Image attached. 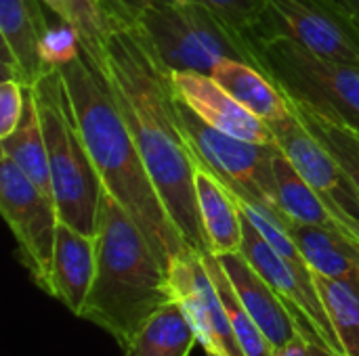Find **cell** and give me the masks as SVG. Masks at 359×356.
I'll return each mask as SVG.
<instances>
[{"mask_svg":"<svg viewBox=\"0 0 359 356\" xmlns=\"http://www.w3.org/2000/svg\"><path fill=\"white\" fill-rule=\"evenodd\" d=\"M128 124L156 191L191 252H210L198 212V162L185 138L170 76L158 65L135 29L109 36L97 63Z\"/></svg>","mask_w":359,"mask_h":356,"instance_id":"obj_1","label":"cell"},{"mask_svg":"<svg viewBox=\"0 0 359 356\" xmlns=\"http://www.w3.org/2000/svg\"><path fill=\"white\" fill-rule=\"evenodd\" d=\"M59 69L76 126L103 189L130 214L158 260L168 269L189 248L156 191L105 76L82 50Z\"/></svg>","mask_w":359,"mask_h":356,"instance_id":"obj_2","label":"cell"},{"mask_svg":"<svg viewBox=\"0 0 359 356\" xmlns=\"http://www.w3.org/2000/svg\"><path fill=\"white\" fill-rule=\"evenodd\" d=\"M95 281L80 319L126 348L143 323L172 300L168 269L130 214L103 189L97 225Z\"/></svg>","mask_w":359,"mask_h":356,"instance_id":"obj_3","label":"cell"},{"mask_svg":"<svg viewBox=\"0 0 359 356\" xmlns=\"http://www.w3.org/2000/svg\"><path fill=\"white\" fill-rule=\"evenodd\" d=\"M46 143L53 201L59 222L97 235L103 185L74 120L61 69L55 67L32 86Z\"/></svg>","mask_w":359,"mask_h":356,"instance_id":"obj_4","label":"cell"},{"mask_svg":"<svg viewBox=\"0 0 359 356\" xmlns=\"http://www.w3.org/2000/svg\"><path fill=\"white\" fill-rule=\"evenodd\" d=\"M130 29L166 73L210 76L221 59L246 61L261 69L257 44L194 0H160Z\"/></svg>","mask_w":359,"mask_h":356,"instance_id":"obj_5","label":"cell"},{"mask_svg":"<svg viewBox=\"0 0 359 356\" xmlns=\"http://www.w3.org/2000/svg\"><path fill=\"white\" fill-rule=\"evenodd\" d=\"M257 55L286 101L359 130V65L318 57L282 34L261 36Z\"/></svg>","mask_w":359,"mask_h":356,"instance_id":"obj_6","label":"cell"},{"mask_svg":"<svg viewBox=\"0 0 359 356\" xmlns=\"http://www.w3.org/2000/svg\"><path fill=\"white\" fill-rule=\"evenodd\" d=\"M177 111L196 162L210 170L233 193L236 199L288 222V218L280 210L273 170V157L280 147L257 145L225 134L196 115L179 97Z\"/></svg>","mask_w":359,"mask_h":356,"instance_id":"obj_7","label":"cell"},{"mask_svg":"<svg viewBox=\"0 0 359 356\" xmlns=\"http://www.w3.org/2000/svg\"><path fill=\"white\" fill-rule=\"evenodd\" d=\"M0 214L13 233L21 264L32 281L48 294L59 214L53 197L6 155H0Z\"/></svg>","mask_w":359,"mask_h":356,"instance_id":"obj_8","label":"cell"},{"mask_svg":"<svg viewBox=\"0 0 359 356\" xmlns=\"http://www.w3.org/2000/svg\"><path fill=\"white\" fill-rule=\"evenodd\" d=\"M242 222H244V239H242L240 254L280 296L290 317L294 319L299 334L309 344H320L334 350L337 355L345 356L341 340L330 323V317L318 292L313 273L294 266L280 252H276V248L259 233V229L246 218L244 212H242Z\"/></svg>","mask_w":359,"mask_h":356,"instance_id":"obj_9","label":"cell"},{"mask_svg":"<svg viewBox=\"0 0 359 356\" xmlns=\"http://www.w3.org/2000/svg\"><path fill=\"white\" fill-rule=\"evenodd\" d=\"M267 34H282L318 57L359 65V25L339 0H267Z\"/></svg>","mask_w":359,"mask_h":356,"instance_id":"obj_10","label":"cell"},{"mask_svg":"<svg viewBox=\"0 0 359 356\" xmlns=\"http://www.w3.org/2000/svg\"><path fill=\"white\" fill-rule=\"evenodd\" d=\"M282 153L334 214L343 231L359 241V193L332 153L301 124L294 111L269 124Z\"/></svg>","mask_w":359,"mask_h":356,"instance_id":"obj_11","label":"cell"},{"mask_svg":"<svg viewBox=\"0 0 359 356\" xmlns=\"http://www.w3.org/2000/svg\"><path fill=\"white\" fill-rule=\"evenodd\" d=\"M172 300H177L206 353L221 356H244L231 329L225 304L212 283V277L198 252L177 256L168 266Z\"/></svg>","mask_w":359,"mask_h":356,"instance_id":"obj_12","label":"cell"},{"mask_svg":"<svg viewBox=\"0 0 359 356\" xmlns=\"http://www.w3.org/2000/svg\"><path fill=\"white\" fill-rule=\"evenodd\" d=\"M42 0H0L2 80H17L32 88L50 69L44 61L48 23Z\"/></svg>","mask_w":359,"mask_h":356,"instance_id":"obj_13","label":"cell"},{"mask_svg":"<svg viewBox=\"0 0 359 356\" xmlns=\"http://www.w3.org/2000/svg\"><path fill=\"white\" fill-rule=\"evenodd\" d=\"M168 76L175 94L212 128L257 145H278L269 124L242 107L212 76L196 71H172Z\"/></svg>","mask_w":359,"mask_h":356,"instance_id":"obj_14","label":"cell"},{"mask_svg":"<svg viewBox=\"0 0 359 356\" xmlns=\"http://www.w3.org/2000/svg\"><path fill=\"white\" fill-rule=\"evenodd\" d=\"M221 264L242 302L246 313L259 325L271 348H280L299 336V327L290 317L288 308L280 300V296L271 290V285L252 269V264L240 254H223L219 256Z\"/></svg>","mask_w":359,"mask_h":356,"instance_id":"obj_15","label":"cell"},{"mask_svg":"<svg viewBox=\"0 0 359 356\" xmlns=\"http://www.w3.org/2000/svg\"><path fill=\"white\" fill-rule=\"evenodd\" d=\"M95 266H97L95 237L84 235L59 222L55 252H53L48 296L59 300L72 315L80 317L95 281Z\"/></svg>","mask_w":359,"mask_h":356,"instance_id":"obj_16","label":"cell"},{"mask_svg":"<svg viewBox=\"0 0 359 356\" xmlns=\"http://www.w3.org/2000/svg\"><path fill=\"white\" fill-rule=\"evenodd\" d=\"M198 212L212 254H236L242 248L244 222L242 210L233 193L204 166L196 170Z\"/></svg>","mask_w":359,"mask_h":356,"instance_id":"obj_17","label":"cell"},{"mask_svg":"<svg viewBox=\"0 0 359 356\" xmlns=\"http://www.w3.org/2000/svg\"><path fill=\"white\" fill-rule=\"evenodd\" d=\"M212 80L231 94L242 107L255 113L265 124L280 122L292 113L288 101L269 80V76L252 63L238 59H221L212 71Z\"/></svg>","mask_w":359,"mask_h":356,"instance_id":"obj_18","label":"cell"},{"mask_svg":"<svg viewBox=\"0 0 359 356\" xmlns=\"http://www.w3.org/2000/svg\"><path fill=\"white\" fill-rule=\"evenodd\" d=\"M288 233L316 275L343 281L359 292V241L345 233L288 222Z\"/></svg>","mask_w":359,"mask_h":356,"instance_id":"obj_19","label":"cell"},{"mask_svg":"<svg viewBox=\"0 0 359 356\" xmlns=\"http://www.w3.org/2000/svg\"><path fill=\"white\" fill-rule=\"evenodd\" d=\"M198 336L177 300L158 308L124 348V356H189Z\"/></svg>","mask_w":359,"mask_h":356,"instance_id":"obj_20","label":"cell"},{"mask_svg":"<svg viewBox=\"0 0 359 356\" xmlns=\"http://www.w3.org/2000/svg\"><path fill=\"white\" fill-rule=\"evenodd\" d=\"M273 170H276V183H278L280 210L284 212V216L288 220L307 225V227H320V229L345 233L343 227L339 225V220L334 218V214L318 197V193L311 189V185L299 174V170L282 153V149L276 151Z\"/></svg>","mask_w":359,"mask_h":356,"instance_id":"obj_21","label":"cell"},{"mask_svg":"<svg viewBox=\"0 0 359 356\" xmlns=\"http://www.w3.org/2000/svg\"><path fill=\"white\" fill-rule=\"evenodd\" d=\"M0 155H6L8 159H13L29 180H34L46 195L53 197L46 143H44L40 115H38L32 88H27L25 113H23L21 124L8 136L0 138Z\"/></svg>","mask_w":359,"mask_h":356,"instance_id":"obj_22","label":"cell"},{"mask_svg":"<svg viewBox=\"0 0 359 356\" xmlns=\"http://www.w3.org/2000/svg\"><path fill=\"white\" fill-rule=\"evenodd\" d=\"M61 21L67 25L78 42L82 52L90 59L93 65L101 61L103 46L109 36L118 29H124L116 19L101 6L99 0H42Z\"/></svg>","mask_w":359,"mask_h":356,"instance_id":"obj_23","label":"cell"},{"mask_svg":"<svg viewBox=\"0 0 359 356\" xmlns=\"http://www.w3.org/2000/svg\"><path fill=\"white\" fill-rule=\"evenodd\" d=\"M202 260L212 277V283L225 304V311H227V317H229V323H231V329L238 338V344L242 348L244 356H273V348L271 344L267 342V338L263 336V332L259 329V325L252 321V317L246 313V308L242 306L223 264H221V258L212 252H206L202 254Z\"/></svg>","mask_w":359,"mask_h":356,"instance_id":"obj_24","label":"cell"},{"mask_svg":"<svg viewBox=\"0 0 359 356\" xmlns=\"http://www.w3.org/2000/svg\"><path fill=\"white\" fill-rule=\"evenodd\" d=\"M286 99V97H284ZM290 109L301 120V124L332 153V157L341 164V168L347 172L351 183L355 185L359 193V130L349 128L345 124L326 120L313 111H309L303 105L290 103Z\"/></svg>","mask_w":359,"mask_h":356,"instance_id":"obj_25","label":"cell"},{"mask_svg":"<svg viewBox=\"0 0 359 356\" xmlns=\"http://www.w3.org/2000/svg\"><path fill=\"white\" fill-rule=\"evenodd\" d=\"M313 279L345 356H359V292L324 275L313 273Z\"/></svg>","mask_w":359,"mask_h":356,"instance_id":"obj_26","label":"cell"},{"mask_svg":"<svg viewBox=\"0 0 359 356\" xmlns=\"http://www.w3.org/2000/svg\"><path fill=\"white\" fill-rule=\"evenodd\" d=\"M210 8L219 19H223L238 34L246 36L257 44L265 36L267 0H194Z\"/></svg>","mask_w":359,"mask_h":356,"instance_id":"obj_27","label":"cell"},{"mask_svg":"<svg viewBox=\"0 0 359 356\" xmlns=\"http://www.w3.org/2000/svg\"><path fill=\"white\" fill-rule=\"evenodd\" d=\"M27 88L17 80L0 82V138L8 136L23 120Z\"/></svg>","mask_w":359,"mask_h":356,"instance_id":"obj_28","label":"cell"},{"mask_svg":"<svg viewBox=\"0 0 359 356\" xmlns=\"http://www.w3.org/2000/svg\"><path fill=\"white\" fill-rule=\"evenodd\" d=\"M120 27H135L139 19L160 0H99Z\"/></svg>","mask_w":359,"mask_h":356,"instance_id":"obj_29","label":"cell"},{"mask_svg":"<svg viewBox=\"0 0 359 356\" xmlns=\"http://www.w3.org/2000/svg\"><path fill=\"white\" fill-rule=\"evenodd\" d=\"M273 356H309V342L299 334L288 344L273 350Z\"/></svg>","mask_w":359,"mask_h":356,"instance_id":"obj_30","label":"cell"},{"mask_svg":"<svg viewBox=\"0 0 359 356\" xmlns=\"http://www.w3.org/2000/svg\"><path fill=\"white\" fill-rule=\"evenodd\" d=\"M309 356H343L337 355L334 350L326 348V346H320V344H309Z\"/></svg>","mask_w":359,"mask_h":356,"instance_id":"obj_31","label":"cell"},{"mask_svg":"<svg viewBox=\"0 0 359 356\" xmlns=\"http://www.w3.org/2000/svg\"><path fill=\"white\" fill-rule=\"evenodd\" d=\"M349 13H351V17L355 19V23L359 25V0H339Z\"/></svg>","mask_w":359,"mask_h":356,"instance_id":"obj_32","label":"cell"},{"mask_svg":"<svg viewBox=\"0 0 359 356\" xmlns=\"http://www.w3.org/2000/svg\"><path fill=\"white\" fill-rule=\"evenodd\" d=\"M206 356H221V355H217V353H206Z\"/></svg>","mask_w":359,"mask_h":356,"instance_id":"obj_33","label":"cell"}]
</instances>
